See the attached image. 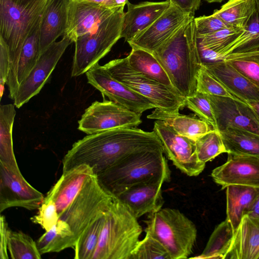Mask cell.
Here are the masks:
<instances>
[{"label": "cell", "instance_id": "10", "mask_svg": "<svg viewBox=\"0 0 259 259\" xmlns=\"http://www.w3.org/2000/svg\"><path fill=\"white\" fill-rule=\"evenodd\" d=\"M141 115L111 100L95 101L85 109L78 121V129L91 135L109 130L136 127Z\"/></svg>", "mask_w": 259, "mask_h": 259}, {"label": "cell", "instance_id": "34", "mask_svg": "<svg viewBox=\"0 0 259 259\" xmlns=\"http://www.w3.org/2000/svg\"><path fill=\"white\" fill-rule=\"evenodd\" d=\"M234 234L231 225L226 219L215 228L203 252L195 258L224 259L231 245Z\"/></svg>", "mask_w": 259, "mask_h": 259}, {"label": "cell", "instance_id": "19", "mask_svg": "<svg viewBox=\"0 0 259 259\" xmlns=\"http://www.w3.org/2000/svg\"><path fill=\"white\" fill-rule=\"evenodd\" d=\"M170 179L160 176L135 185L113 197L123 204L137 219L162 208V186Z\"/></svg>", "mask_w": 259, "mask_h": 259}, {"label": "cell", "instance_id": "49", "mask_svg": "<svg viewBox=\"0 0 259 259\" xmlns=\"http://www.w3.org/2000/svg\"><path fill=\"white\" fill-rule=\"evenodd\" d=\"M89 2L94 3L96 4L103 5L110 8H115L118 7L115 0H83Z\"/></svg>", "mask_w": 259, "mask_h": 259}, {"label": "cell", "instance_id": "27", "mask_svg": "<svg viewBox=\"0 0 259 259\" xmlns=\"http://www.w3.org/2000/svg\"><path fill=\"white\" fill-rule=\"evenodd\" d=\"M258 193L257 187L234 185L226 187V220L234 233Z\"/></svg>", "mask_w": 259, "mask_h": 259}, {"label": "cell", "instance_id": "52", "mask_svg": "<svg viewBox=\"0 0 259 259\" xmlns=\"http://www.w3.org/2000/svg\"><path fill=\"white\" fill-rule=\"evenodd\" d=\"M205 1L209 3H221L223 0H205Z\"/></svg>", "mask_w": 259, "mask_h": 259}, {"label": "cell", "instance_id": "18", "mask_svg": "<svg viewBox=\"0 0 259 259\" xmlns=\"http://www.w3.org/2000/svg\"><path fill=\"white\" fill-rule=\"evenodd\" d=\"M223 164L211 173L214 182L224 189L229 185L259 188V157L228 153Z\"/></svg>", "mask_w": 259, "mask_h": 259}, {"label": "cell", "instance_id": "32", "mask_svg": "<svg viewBox=\"0 0 259 259\" xmlns=\"http://www.w3.org/2000/svg\"><path fill=\"white\" fill-rule=\"evenodd\" d=\"M257 11L255 0H229L212 14L230 27L244 28Z\"/></svg>", "mask_w": 259, "mask_h": 259}, {"label": "cell", "instance_id": "44", "mask_svg": "<svg viewBox=\"0 0 259 259\" xmlns=\"http://www.w3.org/2000/svg\"><path fill=\"white\" fill-rule=\"evenodd\" d=\"M197 35L213 33L219 30L232 27L213 14L194 19Z\"/></svg>", "mask_w": 259, "mask_h": 259}, {"label": "cell", "instance_id": "31", "mask_svg": "<svg viewBox=\"0 0 259 259\" xmlns=\"http://www.w3.org/2000/svg\"><path fill=\"white\" fill-rule=\"evenodd\" d=\"M227 153L259 157V135L235 128L220 131Z\"/></svg>", "mask_w": 259, "mask_h": 259}, {"label": "cell", "instance_id": "45", "mask_svg": "<svg viewBox=\"0 0 259 259\" xmlns=\"http://www.w3.org/2000/svg\"><path fill=\"white\" fill-rule=\"evenodd\" d=\"M10 67L9 48L6 42L0 37V95L1 99L7 83Z\"/></svg>", "mask_w": 259, "mask_h": 259}, {"label": "cell", "instance_id": "41", "mask_svg": "<svg viewBox=\"0 0 259 259\" xmlns=\"http://www.w3.org/2000/svg\"><path fill=\"white\" fill-rule=\"evenodd\" d=\"M185 99V106L194 112L199 118L218 131L212 107L207 95L197 92Z\"/></svg>", "mask_w": 259, "mask_h": 259}, {"label": "cell", "instance_id": "4", "mask_svg": "<svg viewBox=\"0 0 259 259\" xmlns=\"http://www.w3.org/2000/svg\"><path fill=\"white\" fill-rule=\"evenodd\" d=\"M142 232L138 219L113 198L92 259H130Z\"/></svg>", "mask_w": 259, "mask_h": 259}, {"label": "cell", "instance_id": "43", "mask_svg": "<svg viewBox=\"0 0 259 259\" xmlns=\"http://www.w3.org/2000/svg\"><path fill=\"white\" fill-rule=\"evenodd\" d=\"M37 214L30 218L31 222L40 225L46 231L49 230L59 220V215L54 201L45 196Z\"/></svg>", "mask_w": 259, "mask_h": 259}, {"label": "cell", "instance_id": "14", "mask_svg": "<svg viewBox=\"0 0 259 259\" xmlns=\"http://www.w3.org/2000/svg\"><path fill=\"white\" fill-rule=\"evenodd\" d=\"M85 73L88 83L103 96L136 113L142 115L147 110L156 108L148 99L114 78L98 63Z\"/></svg>", "mask_w": 259, "mask_h": 259}, {"label": "cell", "instance_id": "50", "mask_svg": "<svg viewBox=\"0 0 259 259\" xmlns=\"http://www.w3.org/2000/svg\"><path fill=\"white\" fill-rule=\"evenodd\" d=\"M253 110L256 117L259 121V101H249L245 102Z\"/></svg>", "mask_w": 259, "mask_h": 259}, {"label": "cell", "instance_id": "1", "mask_svg": "<svg viewBox=\"0 0 259 259\" xmlns=\"http://www.w3.org/2000/svg\"><path fill=\"white\" fill-rule=\"evenodd\" d=\"M162 146L153 131L146 132L136 127L114 128L88 135L75 142L64 156L63 173L85 164L97 176L136 151Z\"/></svg>", "mask_w": 259, "mask_h": 259}, {"label": "cell", "instance_id": "17", "mask_svg": "<svg viewBox=\"0 0 259 259\" xmlns=\"http://www.w3.org/2000/svg\"><path fill=\"white\" fill-rule=\"evenodd\" d=\"M120 7L110 8L83 0H69L64 35L74 42L78 37L97 29Z\"/></svg>", "mask_w": 259, "mask_h": 259}, {"label": "cell", "instance_id": "39", "mask_svg": "<svg viewBox=\"0 0 259 259\" xmlns=\"http://www.w3.org/2000/svg\"><path fill=\"white\" fill-rule=\"evenodd\" d=\"M130 259H171L163 245L148 233L140 240Z\"/></svg>", "mask_w": 259, "mask_h": 259}, {"label": "cell", "instance_id": "24", "mask_svg": "<svg viewBox=\"0 0 259 259\" xmlns=\"http://www.w3.org/2000/svg\"><path fill=\"white\" fill-rule=\"evenodd\" d=\"M69 0H49L40 24V54L66 32Z\"/></svg>", "mask_w": 259, "mask_h": 259}, {"label": "cell", "instance_id": "35", "mask_svg": "<svg viewBox=\"0 0 259 259\" xmlns=\"http://www.w3.org/2000/svg\"><path fill=\"white\" fill-rule=\"evenodd\" d=\"M105 214L95 219L80 236L74 248V258H92L104 225Z\"/></svg>", "mask_w": 259, "mask_h": 259}, {"label": "cell", "instance_id": "2", "mask_svg": "<svg viewBox=\"0 0 259 259\" xmlns=\"http://www.w3.org/2000/svg\"><path fill=\"white\" fill-rule=\"evenodd\" d=\"M194 19L186 22L152 53L177 93L184 99L197 92V75L202 65Z\"/></svg>", "mask_w": 259, "mask_h": 259}, {"label": "cell", "instance_id": "26", "mask_svg": "<svg viewBox=\"0 0 259 259\" xmlns=\"http://www.w3.org/2000/svg\"><path fill=\"white\" fill-rule=\"evenodd\" d=\"M147 118L162 121L179 134L194 141L213 130L210 125L199 118L157 108L148 115Z\"/></svg>", "mask_w": 259, "mask_h": 259}, {"label": "cell", "instance_id": "42", "mask_svg": "<svg viewBox=\"0 0 259 259\" xmlns=\"http://www.w3.org/2000/svg\"><path fill=\"white\" fill-rule=\"evenodd\" d=\"M197 91L207 95L237 98L212 76L203 65L197 75Z\"/></svg>", "mask_w": 259, "mask_h": 259}, {"label": "cell", "instance_id": "21", "mask_svg": "<svg viewBox=\"0 0 259 259\" xmlns=\"http://www.w3.org/2000/svg\"><path fill=\"white\" fill-rule=\"evenodd\" d=\"M94 175L91 167L85 164L62 173L45 196L54 201L59 217L71 203L87 181Z\"/></svg>", "mask_w": 259, "mask_h": 259}, {"label": "cell", "instance_id": "15", "mask_svg": "<svg viewBox=\"0 0 259 259\" xmlns=\"http://www.w3.org/2000/svg\"><path fill=\"white\" fill-rule=\"evenodd\" d=\"M207 96L219 132L235 128L259 135V121L247 103L237 98Z\"/></svg>", "mask_w": 259, "mask_h": 259}, {"label": "cell", "instance_id": "47", "mask_svg": "<svg viewBox=\"0 0 259 259\" xmlns=\"http://www.w3.org/2000/svg\"><path fill=\"white\" fill-rule=\"evenodd\" d=\"M170 4L186 14L194 16L200 6L201 0H169Z\"/></svg>", "mask_w": 259, "mask_h": 259}, {"label": "cell", "instance_id": "51", "mask_svg": "<svg viewBox=\"0 0 259 259\" xmlns=\"http://www.w3.org/2000/svg\"><path fill=\"white\" fill-rule=\"evenodd\" d=\"M117 6H124L128 3V0H115Z\"/></svg>", "mask_w": 259, "mask_h": 259}, {"label": "cell", "instance_id": "48", "mask_svg": "<svg viewBox=\"0 0 259 259\" xmlns=\"http://www.w3.org/2000/svg\"><path fill=\"white\" fill-rule=\"evenodd\" d=\"M245 214L259 218V193L256 195L249 209Z\"/></svg>", "mask_w": 259, "mask_h": 259}, {"label": "cell", "instance_id": "54", "mask_svg": "<svg viewBox=\"0 0 259 259\" xmlns=\"http://www.w3.org/2000/svg\"><path fill=\"white\" fill-rule=\"evenodd\" d=\"M258 259H259V257H258Z\"/></svg>", "mask_w": 259, "mask_h": 259}, {"label": "cell", "instance_id": "33", "mask_svg": "<svg viewBox=\"0 0 259 259\" xmlns=\"http://www.w3.org/2000/svg\"><path fill=\"white\" fill-rule=\"evenodd\" d=\"M15 105L0 106V162L18 167L13 150L12 131L16 111Z\"/></svg>", "mask_w": 259, "mask_h": 259}, {"label": "cell", "instance_id": "29", "mask_svg": "<svg viewBox=\"0 0 259 259\" xmlns=\"http://www.w3.org/2000/svg\"><path fill=\"white\" fill-rule=\"evenodd\" d=\"M77 240L69 225L59 220L48 231L41 236L36 244L41 254L58 252L68 248H74Z\"/></svg>", "mask_w": 259, "mask_h": 259}, {"label": "cell", "instance_id": "20", "mask_svg": "<svg viewBox=\"0 0 259 259\" xmlns=\"http://www.w3.org/2000/svg\"><path fill=\"white\" fill-rule=\"evenodd\" d=\"M124 12L121 38L127 42L136 35L149 27L170 6L169 0L162 2H143L133 4L127 3Z\"/></svg>", "mask_w": 259, "mask_h": 259}, {"label": "cell", "instance_id": "5", "mask_svg": "<svg viewBox=\"0 0 259 259\" xmlns=\"http://www.w3.org/2000/svg\"><path fill=\"white\" fill-rule=\"evenodd\" d=\"M49 1L0 0V37L7 44L10 57L8 77L14 72L23 45L40 22Z\"/></svg>", "mask_w": 259, "mask_h": 259}, {"label": "cell", "instance_id": "22", "mask_svg": "<svg viewBox=\"0 0 259 259\" xmlns=\"http://www.w3.org/2000/svg\"><path fill=\"white\" fill-rule=\"evenodd\" d=\"M202 65L237 99L245 102L259 101V88L225 60Z\"/></svg>", "mask_w": 259, "mask_h": 259}, {"label": "cell", "instance_id": "25", "mask_svg": "<svg viewBox=\"0 0 259 259\" xmlns=\"http://www.w3.org/2000/svg\"><path fill=\"white\" fill-rule=\"evenodd\" d=\"M40 22L26 39L14 71L8 78L7 85L12 100H14L19 86L29 75L40 56Z\"/></svg>", "mask_w": 259, "mask_h": 259}, {"label": "cell", "instance_id": "9", "mask_svg": "<svg viewBox=\"0 0 259 259\" xmlns=\"http://www.w3.org/2000/svg\"><path fill=\"white\" fill-rule=\"evenodd\" d=\"M113 201V197L101 187L96 176L94 175L84 184L59 220L69 225L77 241L95 219L108 211Z\"/></svg>", "mask_w": 259, "mask_h": 259}, {"label": "cell", "instance_id": "53", "mask_svg": "<svg viewBox=\"0 0 259 259\" xmlns=\"http://www.w3.org/2000/svg\"><path fill=\"white\" fill-rule=\"evenodd\" d=\"M257 5V11L259 12V0H255Z\"/></svg>", "mask_w": 259, "mask_h": 259}, {"label": "cell", "instance_id": "8", "mask_svg": "<svg viewBox=\"0 0 259 259\" xmlns=\"http://www.w3.org/2000/svg\"><path fill=\"white\" fill-rule=\"evenodd\" d=\"M104 67L112 77L148 99L156 108L178 113L185 106V99L178 94L132 69L127 57L112 60Z\"/></svg>", "mask_w": 259, "mask_h": 259}, {"label": "cell", "instance_id": "40", "mask_svg": "<svg viewBox=\"0 0 259 259\" xmlns=\"http://www.w3.org/2000/svg\"><path fill=\"white\" fill-rule=\"evenodd\" d=\"M244 28L230 27L211 33L197 35V41L205 48L217 52L240 35Z\"/></svg>", "mask_w": 259, "mask_h": 259}, {"label": "cell", "instance_id": "46", "mask_svg": "<svg viewBox=\"0 0 259 259\" xmlns=\"http://www.w3.org/2000/svg\"><path fill=\"white\" fill-rule=\"evenodd\" d=\"M1 224V249H0V258L8 259L9 258L8 254V233L10 228L8 227V223L6 221L5 217L1 215L0 218Z\"/></svg>", "mask_w": 259, "mask_h": 259}, {"label": "cell", "instance_id": "37", "mask_svg": "<svg viewBox=\"0 0 259 259\" xmlns=\"http://www.w3.org/2000/svg\"><path fill=\"white\" fill-rule=\"evenodd\" d=\"M223 60L259 88V50L229 54Z\"/></svg>", "mask_w": 259, "mask_h": 259}, {"label": "cell", "instance_id": "6", "mask_svg": "<svg viewBox=\"0 0 259 259\" xmlns=\"http://www.w3.org/2000/svg\"><path fill=\"white\" fill-rule=\"evenodd\" d=\"M145 232L159 241L171 259L187 258L192 253L197 238V229L179 210L161 208L149 213L144 221Z\"/></svg>", "mask_w": 259, "mask_h": 259}, {"label": "cell", "instance_id": "16", "mask_svg": "<svg viewBox=\"0 0 259 259\" xmlns=\"http://www.w3.org/2000/svg\"><path fill=\"white\" fill-rule=\"evenodd\" d=\"M194 16L170 4L152 24L128 42L131 48L154 52Z\"/></svg>", "mask_w": 259, "mask_h": 259}, {"label": "cell", "instance_id": "36", "mask_svg": "<svg viewBox=\"0 0 259 259\" xmlns=\"http://www.w3.org/2000/svg\"><path fill=\"white\" fill-rule=\"evenodd\" d=\"M8 249L12 259H40L36 242L29 235L21 231L10 229L8 233Z\"/></svg>", "mask_w": 259, "mask_h": 259}, {"label": "cell", "instance_id": "55", "mask_svg": "<svg viewBox=\"0 0 259 259\" xmlns=\"http://www.w3.org/2000/svg\"></svg>", "mask_w": 259, "mask_h": 259}, {"label": "cell", "instance_id": "13", "mask_svg": "<svg viewBox=\"0 0 259 259\" xmlns=\"http://www.w3.org/2000/svg\"><path fill=\"white\" fill-rule=\"evenodd\" d=\"M72 42L69 36L64 35L60 40L53 43L40 54L35 67L16 92L13 100L17 108L39 93L66 49Z\"/></svg>", "mask_w": 259, "mask_h": 259}, {"label": "cell", "instance_id": "3", "mask_svg": "<svg viewBox=\"0 0 259 259\" xmlns=\"http://www.w3.org/2000/svg\"><path fill=\"white\" fill-rule=\"evenodd\" d=\"M162 147L144 148L126 156L97 176L101 187L113 197L154 178L170 179Z\"/></svg>", "mask_w": 259, "mask_h": 259}, {"label": "cell", "instance_id": "30", "mask_svg": "<svg viewBox=\"0 0 259 259\" xmlns=\"http://www.w3.org/2000/svg\"><path fill=\"white\" fill-rule=\"evenodd\" d=\"M259 50V12L249 20L242 33L216 53L217 61L231 54H240Z\"/></svg>", "mask_w": 259, "mask_h": 259}, {"label": "cell", "instance_id": "12", "mask_svg": "<svg viewBox=\"0 0 259 259\" xmlns=\"http://www.w3.org/2000/svg\"><path fill=\"white\" fill-rule=\"evenodd\" d=\"M45 196L23 177L19 167L0 162V212L14 207L38 209Z\"/></svg>", "mask_w": 259, "mask_h": 259}, {"label": "cell", "instance_id": "23", "mask_svg": "<svg viewBox=\"0 0 259 259\" xmlns=\"http://www.w3.org/2000/svg\"><path fill=\"white\" fill-rule=\"evenodd\" d=\"M259 218L245 214L225 258L258 259Z\"/></svg>", "mask_w": 259, "mask_h": 259}, {"label": "cell", "instance_id": "7", "mask_svg": "<svg viewBox=\"0 0 259 259\" xmlns=\"http://www.w3.org/2000/svg\"><path fill=\"white\" fill-rule=\"evenodd\" d=\"M124 7H120L97 29L78 37L74 41L72 77L86 73L105 57L121 38Z\"/></svg>", "mask_w": 259, "mask_h": 259}, {"label": "cell", "instance_id": "28", "mask_svg": "<svg viewBox=\"0 0 259 259\" xmlns=\"http://www.w3.org/2000/svg\"><path fill=\"white\" fill-rule=\"evenodd\" d=\"M126 57L132 69L177 93L165 71L153 53L140 48H132Z\"/></svg>", "mask_w": 259, "mask_h": 259}, {"label": "cell", "instance_id": "11", "mask_svg": "<svg viewBox=\"0 0 259 259\" xmlns=\"http://www.w3.org/2000/svg\"><path fill=\"white\" fill-rule=\"evenodd\" d=\"M153 131L160 139L164 153L177 168L190 177L202 172L205 163L198 158L194 140L179 134L161 120L154 122Z\"/></svg>", "mask_w": 259, "mask_h": 259}, {"label": "cell", "instance_id": "38", "mask_svg": "<svg viewBox=\"0 0 259 259\" xmlns=\"http://www.w3.org/2000/svg\"><path fill=\"white\" fill-rule=\"evenodd\" d=\"M198 159L202 162L213 159L223 153H227L219 131L212 130L195 140Z\"/></svg>", "mask_w": 259, "mask_h": 259}]
</instances>
